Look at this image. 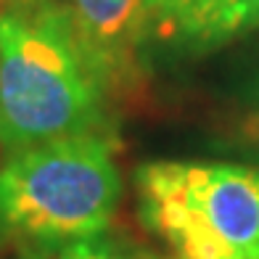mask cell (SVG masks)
Here are the masks:
<instances>
[{
	"label": "cell",
	"instance_id": "cell-1",
	"mask_svg": "<svg viewBox=\"0 0 259 259\" xmlns=\"http://www.w3.org/2000/svg\"><path fill=\"white\" fill-rule=\"evenodd\" d=\"M103 82L64 6L8 0L0 11V146L16 154L51 140L101 135Z\"/></svg>",
	"mask_w": 259,
	"mask_h": 259
},
{
	"label": "cell",
	"instance_id": "cell-2",
	"mask_svg": "<svg viewBox=\"0 0 259 259\" xmlns=\"http://www.w3.org/2000/svg\"><path fill=\"white\" fill-rule=\"evenodd\" d=\"M122 196L111 143L101 135L51 140L0 167V222L37 243H72L106 230Z\"/></svg>",
	"mask_w": 259,
	"mask_h": 259
},
{
	"label": "cell",
	"instance_id": "cell-3",
	"mask_svg": "<svg viewBox=\"0 0 259 259\" xmlns=\"http://www.w3.org/2000/svg\"><path fill=\"white\" fill-rule=\"evenodd\" d=\"M135 180L140 217L178 259H243L259 249V169L154 161Z\"/></svg>",
	"mask_w": 259,
	"mask_h": 259
},
{
	"label": "cell",
	"instance_id": "cell-4",
	"mask_svg": "<svg viewBox=\"0 0 259 259\" xmlns=\"http://www.w3.org/2000/svg\"><path fill=\"white\" fill-rule=\"evenodd\" d=\"M64 8L96 77L119 82L146 32L143 0H69Z\"/></svg>",
	"mask_w": 259,
	"mask_h": 259
},
{
	"label": "cell",
	"instance_id": "cell-5",
	"mask_svg": "<svg viewBox=\"0 0 259 259\" xmlns=\"http://www.w3.org/2000/svg\"><path fill=\"white\" fill-rule=\"evenodd\" d=\"M259 27V0H183L159 32L191 51H209Z\"/></svg>",
	"mask_w": 259,
	"mask_h": 259
},
{
	"label": "cell",
	"instance_id": "cell-6",
	"mask_svg": "<svg viewBox=\"0 0 259 259\" xmlns=\"http://www.w3.org/2000/svg\"><path fill=\"white\" fill-rule=\"evenodd\" d=\"M53 259H133V256L122 251L119 246H114L111 241H103L98 235H93V238L64 243V249H58Z\"/></svg>",
	"mask_w": 259,
	"mask_h": 259
},
{
	"label": "cell",
	"instance_id": "cell-7",
	"mask_svg": "<svg viewBox=\"0 0 259 259\" xmlns=\"http://www.w3.org/2000/svg\"><path fill=\"white\" fill-rule=\"evenodd\" d=\"M180 3H183V0H143V8H146V16L154 19L156 27L161 29L172 19V14L178 11Z\"/></svg>",
	"mask_w": 259,
	"mask_h": 259
},
{
	"label": "cell",
	"instance_id": "cell-8",
	"mask_svg": "<svg viewBox=\"0 0 259 259\" xmlns=\"http://www.w3.org/2000/svg\"><path fill=\"white\" fill-rule=\"evenodd\" d=\"M256 98H259V93H256ZM254 140H256V143H259V109H256V114H254Z\"/></svg>",
	"mask_w": 259,
	"mask_h": 259
},
{
	"label": "cell",
	"instance_id": "cell-9",
	"mask_svg": "<svg viewBox=\"0 0 259 259\" xmlns=\"http://www.w3.org/2000/svg\"><path fill=\"white\" fill-rule=\"evenodd\" d=\"M243 259H259V249H256V251H251V254H246Z\"/></svg>",
	"mask_w": 259,
	"mask_h": 259
}]
</instances>
